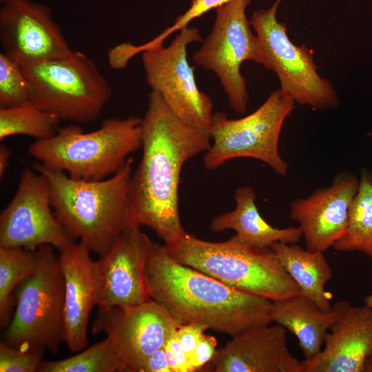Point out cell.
Returning a JSON list of instances; mask_svg holds the SVG:
<instances>
[{
	"label": "cell",
	"instance_id": "cell-17",
	"mask_svg": "<svg viewBox=\"0 0 372 372\" xmlns=\"http://www.w3.org/2000/svg\"><path fill=\"white\" fill-rule=\"evenodd\" d=\"M200 372H304L302 361L287 348V331L280 324L249 329L216 350Z\"/></svg>",
	"mask_w": 372,
	"mask_h": 372
},
{
	"label": "cell",
	"instance_id": "cell-11",
	"mask_svg": "<svg viewBox=\"0 0 372 372\" xmlns=\"http://www.w3.org/2000/svg\"><path fill=\"white\" fill-rule=\"evenodd\" d=\"M198 29L187 27L164 47L158 44L142 52L146 81L170 110L185 123L207 129L213 114L210 97L199 90L187 59L189 44L201 42Z\"/></svg>",
	"mask_w": 372,
	"mask_h": 372
},
{
	"label": "cell",
	"instance_id": "cell-7",
	"mask_svg": "<svg viewBox=\"0 0 372 372\" xmlns=\"http://www.w3.org/2000/svg\"><path fill=\"white\" fill-rule=\"evenodd\" d=\"M54 249L48 245L37 248V271L18 286L16 309L3 340L13 347L56 353L65 342V280Z\"/></svg>",
	"mask_w": 372,
	"mask_h": 372
},
{
	"label": "cell",
	"instance_id": "cell-26",
	"mask_svg": "<svg viewBox=\"0 0 372 372\" xmlns=\"http://www.w3.org/2000/svg\"><path fill=\"white\" fill-rule=\"evenodd\" d=\"M123 363L112 340H103L76 355L56 361H43L39 372H116L123 371Z\"/></svg>",
	"mask_w": 372,
	"mask_h": 372
},
{
	"label": "cell",
	"instance_id": "cell-3",
	"mask_svg": "<svg viewBox=\"0 0 372 372\" xmlns=\"http://www.w3.org/2000/svg\"><path fill=\"white\" fill-rule=\"evenodd\" d=\"M132 164L129 158L115 174L101 180L72 178L39 162L32 169L47 180L54 214L70 238L101 257L134 225L129 200Z\"/></svg>",
	"mask_w": 372,
	"mask_h": 372
},
{
	"label": "cell",
	"instance_id": "cell-2",
	"mask_svg": "<svg viewBox=\"0 0 372 372\" xmlns=\"http://www.w3.org/2000/svg\"><path fill=\"white\" fill-rule=\"evenodd\" d=\"M149 298L180 325L197 323L234 336L271 323L272 301L176 261L152 242L145 268Z\"/></svg>",
	"mask_w": 372,
	"mask_h": 372
},
{
	"label": "cell",
	"instance_id": "cell-8",
	"mask_svg": "<svg viewBox=\"0 0 372 372\" xmlns=\"http://www.w3.org/2000/svg\"><path fill=\"white\" fill-rule=\"evenodd\" d=\"M294 103L278 89L254 112L242 118L232 119L225 112L213 113L207 129L213 143L203 156L205 168L215 169L229 160L247 157L266 163L278 175L286 176L289 165L280 154L278 142Z\"/></svg>",
	"mask_w": 372,
	"mask_h": 372
},
{
	"label": "cell",
	"instance_id": "cell-34",
	"mask_svg": "<svg viewBox=\"0 0 372 372\" xmlns=\"http://www.w3.org/2000/svg\"><path fill=\"white\" fill-rule=\"evenodd\" d=\"M11 157L10 149L5 145H0V177L4 176L9 165V161Z\"/></svg>",
	"mask_w": 372,
	"mask_h": 372
},
{
	"label": "cell",
	"instance_id": "cell-9",
	"mask_svg": "<svg viewBox=\"0 0 372 372\" xmlns=\"http://www.w3.org/2000/svg\"><path fill=\"white\" fill-rule=\"evenodd\" d=\"M280 1L276 0L269 8L251 15L250 23L258 44L256 63L276 74L280 91L294 102L317 110L335 108L338 94L331 82L318 72L313 52L295 45L288 37L286 24L278 21Z\"/></svg>",
	"mask_w": 372,
	"mask_h": 372
},
{
	"label": "cell",
	"instance_id": "cell-18",
	"mask_svg": "<svg viewBox=\"0 0 372 372\" xmlns=\"http://www.w3.org/2000/svg\"><path fill=\"white\" fill-rule=\"evenodd\" d=\"M59 252L65 280L64 340L70 351L78 353L87 345L90 315L98 305L97 261L80 242H73Z\"/></svg>",
	"mask_w": 372,
	"mask_h": 372
},
{
	"label": "cell",
	"instance_id": "cell-35",
	"mask_svg": "<svg viewBox=\"0 0 372 372\" xmlns=\"http://www.w3.org/2000/svg\"><path fill=\"white\" fill-rule=\"evenodd\" d=\"M363 301L364 305L372 309V293L365 296Z\"/></svg>",
	"mask_w": 372,
	"mask_h": 372
},
{
	"label": "cell",
	"instance_id": "cell-12",
	"mask_svg": "<svg viewBox=\"0 0 372 372\" xmlns=\"http://www.w3.org/2000/svg\"><path fill=\"white\" fill-rule=\"evenodd\" d=\"M73 242L54 214L45 178L24 169L13 198L0 214V248L36 249L48 245L60 251Z\"/></svg>",
	"mask_w": 372,
	"mask_h": 372
},
{
	"label": "cell",
	"instance_id": "cell-5",
	"mask_svg": "<svg viewBox=\"0 0 372 372\" xmlns=\"http://www.w3.org/2000/svg\"><path fill=\"white\" fill-rule=\"evenodd\" d=\"M142 147V118H105L99 128L84 132L76 125L37 140L29 154L45 166L84 180H101L115 174L129 156Z\"/></svg>",
	"mask_w": 372,
	"mask_h": 372
},
{
	"label": "cell",
	"instance_id": "cell-10",
	"mask_svg": "<svg viewBox=\"0 0 372 372\" xmlns=\"http://www.w3.org/2000/svg\"><path fill=\"white\" fill-rule=\"evenodd\" d=\"M251 1L230 0L217 7L212 30L192 56L198 65L215 73L229 105L240 114L246 112L248 105L246 81L240 66L247 60L256 63L258 55V39L246 16Z\"/></svg>",
	"mask_w": 372,
	"mask_h": 372
},
{
	"label": "cell",
	"instance_id": "cell-20",
	"mask_svg": "<svg viewBox=\"0 0 372 372\" xmlns=\"http://www.w3.org/2000/svg\"><path fill=\"white\" fill-rule=\"evenodd\" d=\"M350 305L348 301H339L330 311H324L311 300L300 293L272 302L271 317L272 322L297 338L305 359H310L322 350L326 333Z\"/></svg>",
	"mask_w": 372,
	"mask_h": 372
},
{
	"label": "cell",
	"instance_id": "cell-30",
	"mask_svg": "<svg viewBox=\"0 0 372 372\" xmlns=\"http://www.w3.org/2000/svg\"><path fill=\"white\" fill-rule=\"evenodd\" d=\"M208 328L203 324L191 323L180 326L176 331L175 336L189 358L198 342L204 337V332Z\"/></svg>",
	"mask_w": 372,
	"mask_h": 372
},
{
	"label": "cell",
	"instance_id": "cell-32",
	"mask_svg": "<svg viewBox=\"0 0 372 372\" xmlns=\"http://www.w3.org/2000/svg\"><path fill=\"white\" fill-rule=\"evenodd\" d=\"M217 340L214 337L205 335L189 355V362L193 371H198L214 357Z\"/></svg>",
	"mask_w": 372,
	"mask_h": 372
},
{
	"label": "cell",
	"instance_id": "cell-23",
	"mask_svg": "<svg viewBox=\"0 0 372 372\" xmlns=\"http://www.w3.org/2000/svg\"><path fill=\"white\" fill-rule=\"evenodd\" d=\"M332 248L340 252L359 251L372 261V174L366 169L361 171L345 234Z\"/></svg>",
	"mask_w": 372,
	"mask_h": 372
},
{
	"label": "cell",
	"instance_id": "cell-33",
	"mask_svg": "<svg viewBox=\"0 0 372 372\" xmlns=\"http://www.w3.org/2000/svg\"><path fill=\"white\" fill-rule=\"evenodd\" d=\"M141 372H172L168 364L164 347L159 349L149 356L141 369Z\"/></svg>",
	"mask_w": 372,
	"mask_h": 372
},
{
	"label": "cell",
	"instance_id": "cell-4",
	"mask_svg": "<svg viewBox=\"0 0 372 372\" xmlns=\"http://www.w3.org/2000/svg\"><path fill=\"white\" fill-rule=\"evenodd\" d=\"M164 245L176 261L272 302L300 293L271 247L249 246L234 236L224 242H209L186 231L173 243Z\"/></svg>",
	"mask_w": 372,
	"mask_h": 372
},
{
	"label": "cell",
	"instance_id": "cell-14",
	"mask_svg": "<svg viewBox=\"0 0 372 372\" xmlns=\"http://www.w3.org/2000/svg\"><path fill=\"white\" fill-rule=\"evenodd\" d=\"M3 52L20 66L65 56L72 52L45 4L12 0L0 10Z\"/></svg>",
	"mask_w": 372,
	"mask_h": 372
},
{
	"label": "cell",
	"instance_id": "cell-28",
	"mask_svg": "<svg viewBox=\"0 0 372 372\" xmlns=\"http://www.w3.org/2000/svg\"><path fill=\"white\" fill-rule=\"evenodd\" d=\"M44 350L38 348H16L0 342L1 372H34L43 360Z\"/></svg>",
	"mask_w": 372,
	"mask_h": 372
},
{
	"label": "cell",
	"instance_id": "cell-15",
	"mask_svg": "<svg viewBox=\"0 0 372 372\" xmlns=\"http://www.w3.org/2000/svg\"><path fill=\"white\" fill-rule=\"evenodd\" d=\"M132 225L97 260L99 309L138 306L150 300L145 282V268L152 241Z\"/></svg>",
	"mask_w": 372,
	"mask_h": 372
},
{
	"label": "cell",
	"instance_id": "cell-21",
	"mask_svg": "<svg viewBox=\"0 0 372 372\" xmlns=\"http://www.w3.org/2000/svg\"><path fill=\"white\" fill-rule=\"evenodd\" d=\"M235 209L212 218L211 230L220 232L232 229L240 242L255 247H270L276 242L296 244L302 237L299 227L276 228L260 216L256 205V195L249 186L238 188L234 194Z\"/></svg>",
	"mask_w": 372,
	"mask_h": 372
},
{
	"label": "cell",
	"instance_id": "cell-24",
	"mask_svg": "<svg viewBox=\"0 0 372 372\" xmlns=\"http://www.w3.org/2000/svg\"><path fill=\"white\" fill-rule=\"evenodd\" d=\"M39 260L38 249L22 247L0 248V327L10 323L17 304L12 293L16 287L32 276Z\"/></svg>",
	"mask_w": 372,
	"mask_h": 372
},
{
	"label": "cell",
	"instance_id": "cell-13",
	"mask_svg": "<svg viewBox=\"0 0 372 372\" xmlns=\"http://www.w3.org/2000/svg\"><path fill=\"white\" fill-rule=\"evenodd\" d=\"M181 326L152 300L131 308L99 309L92 332L109 337L124 372H141L150 355L165 347Z\"/></svg>",
	"mask_w": 372,
	"mask_h": 372
},
{
	"label": "cell",
	"instance_id": "cell-6",
	"mask_svg": "<svg viewBox=\"0 0 372 372\" xmlns=\"http://www.w3.org/2000/svg\"><path fill=\"white\" fill-rule=\"evenodd\" d=\"M21 68L32 87L31 102L60 120L94 121L112 95L96 65L79 51Z\"/></svg>",
	"mask_w": 372,
	"mask_h": 372
},
{
	"label": "cell",
	"instance_id": "cell-29",
	"mask_svg": "<svg viewBox=\"0 0 372 372\" xmlns=\"http://www.w3.org/2000/svg\"><path fill=\"white\" fill-rule=\"evenodd\" d=\"M229 1L230 0H192L191 5L187 11L178 16L171 26L166 28L152 41L146 43L147 46L152 47L163 44V41L172 33L188 27V24L193 19L203 15L211 9H216Z\"/></svg>",
	"mask_w": 372,
	"mask_h": 372
},
{
	"label": "cell",
	"instance_id": "cell-25",
	"mask_svg": "<svg viewBox=\"0 0 372 372\" xmlns=\"http://www.w3.org/2000/svg\"><path fill=\"white\" fill-rule=\"evenodd\" d=\"M60 119L30 101L19 105L0 107V140L15 135H27L37 140L53 136Z\"/></svg>",
	"mask_w": 372,
	"mask_h": 372
},
{
	"label": "cell",
	"instance_id": "cell-1",
	"mask_svg": "<svg viewBox=\"0 0 372 372\" xmlns=\"http://www.w3.org/2000/svg\"><path fill=\"white\" fill-rule=\"evenodd\" d=\"M210 146L207 129L181 120L151 91L142 118V158L129 183L132 223L149 227L165 245L177 240L185 231L178 211L183 166Z\"/></svg>",
	"mask_w": 372,
	"mask_h": 372
},
{
	"label": "cell",
	"instance_id": "cell-22",
	"mask_svg": "<svg viewBox=\"0 0 372 372\" xmlns=\"http://www.w3.org/2000/svg\"><path fill=\"white\" fill-rule=\"evenodd\" d=\"M283 267L300 289V293L311 300L320 309H333L331 297L325 290L333 272L323 251H311L296 244L276 242L270 247Z\"/></svg>",
	"mask_w": 372,
	"mask_h": 372
},
{
	"label": "cell",
	"instance_id": "cell-37",
	"mask_svg": "<svg viewBox=\"0 0 372 372\" xmlns=\"http://www.w3.org/2000/svg\"><path fill=\"white\" fill-rule=\"evenodd\" d=\"M2 3H6L8 1H12V0H0Z\"/></svg>",
	"mask_w": 372,
	"mask_h": 372
},
{
	"label": "cell",
	"instance_id": "cell-31",
	"mask_svg": "<svg viewBox=\"0 0 372 372\" xmlns=\"http://www.w3.org/2000/svg\"><path fill=\"white\" fill-rule=\"evenodd\" d=\"M168 364L172 372H192L189 358L182 349L176 336L171 338L165 346Z\"/></svg>",
	"mask_w": 372,
	"mask_h": 372
},
{
	"label": "cell",
	"instance_id": "cell-36",
	"mask_svg": "<svg viewBox=\"0 0 372 372\" xmlns=\"http://www.w3.org/2000/svg\"><path fill=\"white\" fill-rule=\"evenodd\" d=\"M365 369L366 372H372V353L366 360Z\"/></svg>",
	"mask_w": 372,
	"mask_h": 372
},
{
	"label": "cell",
	"instance_id": "cell-27",
	"mask_svg": "<svg viewBox=\"0 0 372 372\" xmlns=\"http://www.w3.org/2000/svg\"><path fill=\"white\" fill-rule=\"evenodd\" d=\"M32 90L21 66L6 53H0V107L31 101Z\"/></svg>",
	"mask_w": 372,
	"mask_h": 372
},
{
	"label": "cell",
	"instance_id": "cell-16",
	"mask_svg": "<svg viewBox=\"0 0 372 372\" xmlns=\"http://www.w3.org/2000/svg\"><path fill=\"white\" fill-rule=\"evenodd\" d=\"M359 184L355 175L340 172L330 186L289 203L290 217L298 223L307 250L324 252L344 236Z\"/></svg>",
	"mask_w": 372,
	"mask_h": 372
},
{
	"label": "cell",
	"instance_id": "cell-19",
	"mask_svg": "<svg viewBox=\"0 0 372 372\" xmlns=\"http://www.w3.org/2000/svg\"><path fill=\"white\" fill-rule=\"evenodd\" d=\"M324 347L302 361L304 372H366L372 353V309L349 306L330 327Z\"/></svg>",
	"mask_w": 372,
	"mask_h": 372
}]
</instances>
